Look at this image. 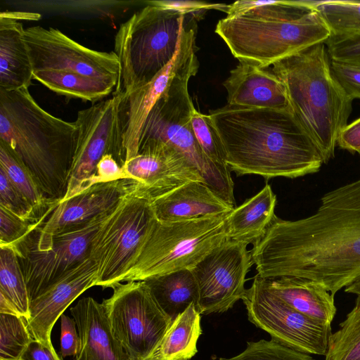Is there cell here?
<instances>
[{"mask_svg":"<svg viewBox=\"0 0 360 360\" xmlns=\"http://www.w3.org/2000/svg\"><path fill=\"white\" fill-rule=\"evenodd\" d=\"M345 291L360 295V279L346 287Z\"/></svg>","mask_w":360,"mask_h":360,"instance_id":"obj_48","label":"cell"},{"mask_svg":"<svg viewBox=\"0 0 360 360\" xmlns=\"http://www.w3.org/2000/svg\"><path fill=\"white\" fill-rule=\"evenodd\" d=\"M229 213L175 221L155 219L123 281H144L153 276L192 269L229 239Z\"/></svg>","mask_w":360,"mask_h":360,"instance_id":"obj_7","label":"cell"},{"mask_svg":"<svg viewBox=\"0 0 360 360\" xmlns=\"http://www.w3.org/2000/svg\"><path fill=\"white\" fill-rule=\"evenodd\" d=\"M143 281L159 306L172 321L191 304H195L198 309V289L191 269L153 276Z\"/></svg>","mask_w":360,"mask_h":360,"instance_id":"obj_26","label":"cell"},{"mask_svg":"<svg viewBox=\"0 0 360 360\" xmlns=\"http://www.w3.org/2000/svg\"><path fill=\"white\" fill-rule=\"evenodd\" d=\"M330 69L336 82L352 99H360V59L330 60Z\"/></svg>","mask_w":360,"mask_h":360,"instance_id":"obj_38","label":"cell"},{"mask_svg":"<svg viewBox=\"0 0 360 360\" xmlns=\"http://www.w3.org/2000/svg\"><path fill=\"white\" fill-rule=\"evenodd\" d=\"M276 204V195L266 184L259 193L229 213L228 238L248 245L256 243L264 236L273 221Z\"/></svg>","mask_w":360,"mask_h":360,"instance_id":"obj_25","label":"cell"},{"mask_svg":"<svg viewBox=\"0 0 360 360\" xmlns=\"http://www.w3.org/2000/svg\"><path fill=\"white\" fill-rule=\"evenodd\" d=\"M200 14L147 4L121 24L114 41L120 72L112 94L127 96L155 78L197 28Z\"/></svg>","mask_w":360,"mask_h":360,"instance_id":"obj_6","label":"cell"},{"mask_svg":"<svg viewBox=\"0 0 360 360\" xmlns=\"http://www.w3.org/2000/svg\"><path fill=\"white\" fill-rule=\"evenodd\" d=\"M150 202L130 193L101 225L91 246L98 265L96 285L112 288L124 281L155 221Z\"/></svg>","mask_w":360,"mask_h":360,"instance_id":"obj_9","label":"cell"},{"mask_svg":"<svg viewBox=\"0 0 360 360\" xmlns=\"http://www.w3.org/2000/svg\"><path fill=\"white\" fill-rule=\"evenodd\" d=\"M248 244L227 239L191 269L198 289L200 314L221 313L243 300L253 264Z\"/></svg>","mask_w":360,"mask_h":360,"instance_id":"obj_15","label":"cell"},{"mask_svg":"<svg viewBox=\"0 0 360 360\" xmlns=\"http://www.w3.org/2000/svg\"><path fill=\"white\" fill-rule=\"evenodd\" d=\"M22 24L0 16V89L13 91L28 88L33 69L24 40Z\"/></svg>","mask_w":360,"mask_h":360,"instance_id":"obj_24","label":"cell"},{"mask_svg":"<svg viewBox=\"0 0 360 360\" xmlns=\"http://www.w3.org/2000/svg\"><path fill=\"white\" fill-rule=\"evenodd\" d=\"M131 184V179L95 184L58 202L27 239L37 249H47L53 236L83 226L112 211L130 193Z\"/></svg>","mask_w":360,"mask_h":360,"instance_id":"obj_18","label":"cell"},{"mask_svg":"<svg viewBox=\"0 0 360 360\" xmlns=\"http://www.w3.org/2000/svg\"><path fill=\"white\" fill-rule=\"evenodd\" d=\"M251 256L257 275L306 278L332 295L360 279V179L324 194L312 215H275Z\"/></svg>","mask_w":360,"mask_h":360,"instance_id":"obj_1","label":"cell"},{"mask_svg":"<svg viewBox=\"0 0 360 360\" xmlns=\"http://www.w3.org/2000/svg\"><path fill=\"white\" fill-rule=\"evenodd\" d=\"M0 293L27 320L30 314V297L22 270L11 247H0Z\"/></svg>","mask_w":360,"mask_h":360,"instance_id":"obj_29","label":"cell"},{"mask_svg":"<svg viewBox=\"0 0 360 360\" xmlns=\"http://www.w3.org/2000/svg\"><path fill=\"white\" fill-rule=\"evenodd\" d=\"M125 95L112 94L88 108L77 112L73 155L66 193L60 201L70 199L94 185L96 167L105 155H111L122 167Z\"/></svg>","mask_w":360,"mask_h":360,"instance_id":"obj_10","label":"cell"},{"mask_svg":"<svg viewBox=\"0 0 360 360\" xmlns=\"http://www.w3.org/2000/svg\"><path fill=\"white\" fill-rule=\"evenodd\" d=\"M24 40L33 72L56 70L74 72L115 83L120 63L115 52L87 48L58 29L37 25L25 28Z\"/></svg>","mask_w":360,"mask_h":360,"instance_id":"obj_14","label":"cell"},{"mask_svg":"<svg viewBox=\"0 0 360 360\" xmlns=\"http://www.w3.org/2000/svg\"><path fill=\"white\" fill-rule=\"evenodd\" d=\"M0 206L27 220L36 221L42 217L37 214L32 205L12 184L1 169H0Z\"/></svg>","mask_w":360,"mask_h":360,"instance_id":"obj_37","label":"cell"},{"mask_svg":"<svg viewBox=\"0 0 360 360\" xmlns=\"http://www.w3.org/2000/svg\"><path fill=\"white\" fill-rule=\"evenodd\" d=\"M60 354L62 357L75 356L79 346V338L75 320L62 314L60 316Z\"/></svg>","mask_w":360,"mask_h":360,"instance_id":"obj_41","label":"cell"},{"mask_svg":"<svg viewBox=\"0 0 360 360\" xmlns=\"http://www.w3.org/2000/svg\"><path fill=\"white\" fill-rule=\"evenodd\" d=\"M129 179L122 167L111 155H104L96 167L93 184Z\"/></svg>","mask_w":360,"mask_h":360,"instance_id":"obj_42","label":"cell"},{"mask_svg":"<svg viewBox=\"0 0 360 360\" xmlns=\"http://www.w3.org/2000/svg\"><path fill=\"white\" fill-rule=\"evenodd\" d=\"M324 44L330 60L360 59V32L347 36H330Z\"/></svg>","mask_w":360,"mask_h":360,"instance_id":"obj_39","label":"cell"},{"mask_svg":"<svg viewBox=\"0 0 360 360\" xmlns=\"http://www.w3.org/2000/svg\"><path fill=\"white\" fill-rule=\"evenodd\" d=\"M195 36L196 29L185 39L172 61L155 78L125 96L123 106L125 162L138 155L146 122L157 101L182 76L198 71Z\"/></svg>","mask_w":360,"mask_h":360,"instance_id":"obj_17","label":"cell"},{"mask_svg":"<svg viewBox=\"0 0 360 360\" xmlns=\"http://www.w3.org/2000/svg\"><path fill=\"white\" fill-rule=\"evenodd\" d=\"M147 4L158 7L174 9L186 14L204 13L207 10L215 9L226 13L229 6L225 4H213L200 1L156 0L146 1Z\"/></svg>","mask_w":360,"mask_h":360,"instance_id":"obj_40","label":"cell"},{"mask_svg":"<svg viewBox=\"0 0 360 360\" xmlns=\"http://www.w3.org/2000/svg\"><path fill=\"white\" fill-rule=\"evenodd\" d=\"M33 79L68 98H79L93 104L113 93L117 85L77 73L56 70L34 71Z\"/></svg>","mask_w":360,"mask_h":360,"instance_id":"obj_28","label":"cell"},{"mask_svg":"<svg viewBox=\"0 0 360 360\" xmlns=\"http://www.w3.org/2000/svg\"><path fill=\"white\" fill-rule=\"evenodd\" d=\"M155 219L175 221L226 214L235 207L218 196L205 183L189 181L150 202Z\"/></svg>","mask_w":360,"mask_h":360,"instance_id":"obj_22","label":"cell"},{"mask_svg":"<svg viewBox=\"0 0 360 360\" xmlns=\"http://www.w3.org/2000/svg\"><path fill=\"white\" fill-rule=\"evenodd\" d=\"M20 360H62L55 349H51L41 342L32 339L23 352Z\"/></svg>","mask_w":360,"mask_h":360,"instance_id":"obj_44","label":"cell"},{"mask_svg":"<svg viewBox=\"0 0 360 360\" xmlns=\"http://www.w3.org/2000/svg\"><path fill=\"white\" fill-rule=\"evenodd\" d=\"M356 153H358L360 156V149Z\"/></svg>","mask_w":360,"mask_h":360,"instance_id":"obj_49","label":"cell"},{"mask_svg":"<svg viewBox=\"0 0 360 360\" xmlns=\"http://www.w3.org/2000/svg\"><path fill=\"white\" fill-rule=\"evenodd\" d=\"M108 213L53 236L49 248L37 249L27 237L13 248L32 301L66 272L90 256L92 240Z\"/></svg>","mask_w":360,"mask_h":360,"instance_id":"obj_13","label":"cell"},{"mask_svg":"<svg viewBox=\"0 0 360 360\" xmlns=\"http://www.w3.org/2000/svg\"><path fill=\"white\" fill-rule=\"evenodd\" d=\"M226 163L237 176L297 178L324 163L314 141L290 109L226 105L210 111Z\"/></svg>","mask_w":360,"mask_h":360,"instance_id":"obj_2","label":"cell"},{"mask_svg":"<svg viewBox=\"0 0 360 360\" xmlns=\"http://www.w3.org/2000/svg\"><path fill=\"white\" fill-rule=\"evenodd\" d=\"M219 360H314L307 354L283 345L271 339L248 342L246 349L232 358Z\"/></svg>","mask_w":360,"mask_h":360,"instance_id":"obj_35","label":"cell"},{"mask_svg":"<svg viewBox=\"0 0 360 360\" xmlns=\"http://www.w3.org/2000/svg\"><path fill=\"white\" fill-rule=\"evenodd\" d=\"M70 311L79 338L72 360H132L114 338L103 303L84 297Z\"/></svg>","mask_w":360,"mask_h":360,"instance_id":"obj_21","label":"cell"},{"mask_svg":"<svg viewBox=\"0 0 360 360\" xmlns=\"http://www.w3.org/2000/svg\"><path fill=\"white\" fill-rule=\"evenodd\" d=\"M291 111L327 163L348 124L352 101L335 79L326 44L319 43L273 64Z\"/></svg>","mask_w":360,"mask_h":360,"instance_id":"obj_5","label":"cell"},{"mask_svg":"<svg viewBox=\"0 0 360 360\" xmlns=\"http://www.w3.org/2000/svg\"><path fill=\"white\" fill-rule=\"evenodd\" d=\"M0 314H8L20 316L13 304L0 293Z\"/></svg>","mask_w":360,"mask_h":360,"instance_id":"obj_47","label":"cell"},{"mask_svg":"<svg viewBox=\"0 0 360 360\" xmlns=\"http://www.w3.org/2000/svg\"><path fill=\"white\" fill-rule=\"evenodd\" d=\"M32 339L23 317L0 314V360H20Z\"/></svg>","mask_w":360,"mask_h":360,"instance_id":"obj_33","label":"cell"},{"mask_svg":"<svg viewBox=\"0 0 360 360\" xmlns=\"http://www.w3.org/2000/svg\"><path fill=\"white\" fill-rule=\"evenodd\" d=\"M0 16L13 19L15 20H38L40 18V15L32 13H22V12H1Z\"/></svg>","mask_w":360,"mask_h":360,"instance_id":"obj_46","label":"cell"},{"mask_svg":"<svg viewBox=\"0 0 360 360\" xmlns=\"http://www.w3.org/2000/svg\"><path fill=\"white\" fill-rule=\"evenodd\" d=\"M337 145L351 153L360 149V117L345 127L339 135Z\"/></svg>","mask_w":360,"mask_h":360,"instance_id":"obj_43","label":"cell"},{"mask_svg":"<svg viewBox=\"0 0 360 360\" xmlns=\"http://www.w3.org/2000/svg\"><path fill=\"white\" fill-rule=\"evenodd\" d=\"M103 301L111 332L132 360H150L171 326L143 281L112 288Z\"/></svg>","mask_w":360,"mask_h":360,"instance_id":"obj_11","label":"cell"},{"mask_svg":"<svg viewBox=\"0 0 360 360\" xmlns=\"http://www.w3.org/2000/svg\"><path fill=\"white\" fill-rule=\"evenodd\" d=\"M97 281L98 265L89 256L31 301L26 323L32 337L54 349L51 334L56 321L82 292L96 285Z\"/></svg>","mask_w":360,"mask_h":360,"instance_id":"obj_19","label":"cell"},{"mask_svg":"<svg viewBox=\"0 0 360 360\" xmlns=\"http://www.w3.org/2000/svg\"><path fill=\"white\" fill-rule=\"evenodd\" d=\"M122 168L131 191L150 202L192 181L205 183L200 172L179 152L160 141L140 143L139 153Z\"/></svg>","mask_w":360,"mask_h":360,"instance_id":"obj_16","label":"cell"},{"mask_svg":"<svg viewBox=\"0 0 360 360\" xmlns=\"http://www.w3.org/2000/svg\"><path fill=\"white\" fill-rule=\"evenodd\" d=\"M197 72L182 76L157 101L148 117L140 143L154 139L174 148L200 172L205 184L218 196L236 207L231 170L219 167L207 158L192 127L191 117L194 105L188 84Z\"/></svg>","mask_w":360,"mask_h":360,"instance_id":"obj_8","label":"cell"},{"mask_svg":"<svg viewBox=\"0 0 360 360\" xmlns=\"http://www.w3.org/2000/svg\"><path fill=\"white\" fill-rule=\"evenodd\" d=\"M77 128L44 110L28 88L0 89V139L32 174L45 198L60 202L68 187Z\"/></svg>","mask_w":360,"mask_h":360,"instance_id":"obj_3","label":"cell"},{"mask_svg":"<svg viewBox=\"0 0 360 360\" xmlns=\"http://www.w3.org/2000/svg\"><path fill=\"white\" fill-rule=\"evenodd\" d=\"M249 321L273 340L305 354L325 356L330 325L295 310L274 294L257 274L243 298Z\"/></svg>","mask_w":360,"mask_h":360,"instance_id":"obj_12","label":"cell"},{"mask_svg":"<svg viewBox=\"0 0 360 360\" xmlns=\"http://www.w3.org/2000/svg\"><path fill=\"white\" fill-rule=\"evenodd\" d=\"M228 104L252 108L290 109L286 89L271 71L245 62L223 82ZM291 110V109H290Z\"/></svg>","mask_w":360,"mask_h":360,"instance_id":"obj_20","label":"cell"},{"mask_svg":"<svg viewBox=\"0 0 360 360\" xmlns=\"http://www.w3.org/2000/svg\"><path fill=\"white\" fill-rule=\"evenodd\" d=\"M191 121L196 139L207 158L219 167L229 169L222 142L210 115L202 114L194 108Z\"/></svg>","mask_w":360,"mask_h":360,"instance_id":"obj_34","label":"cell"},{"mask_svg":"<svg viewBox=\"0 0 360 360\" xmlns=\"http://www.w3.org/2000/svg\"><path fill=\"white\" fill-rule=\"evenodd\" d=\"M340 326L330 335L325 360H360V295Z\"/></svg>","mask_w":360,"mask_h":360,"instance_id":"obj_32","label":"cell"},{"mask_svg":"<svg viewBox=\"0 0 360 360\" xmlns=\"http://www.w3.org/2000/svg\"><path fill=\"white\" fill-rule=\"evenodd\" d=\"M215 32L240 62L262 68L331 36L307 1H271L220 20Z\"/></svg>","mask_w":360,"mask_h":360,"instance_id":"obj_4","label":"cell"},{"mask_svg":"<svg viewBox=\"0 0 360 360\" xmlns=\"http://www.w3.org/2000/svg\"><path fill=\"white\" fill-rule=\"evenodd\" d=\"M329 29L331 36L360 32V1H307Z\"/></svg>","mask_w":360,"mask_h":360,"instance_id":"obj_31","label":"cell"},{"mask_svg":"<svg viewBox=\"0 0 360 360\" xmlns=\"http://www.w3.org/2000/svg\"><path fill=\"white\" fill-rule=\"evenodd\" d=\"M271 1L263 0H240L229 4L226 11L227 18L233 17L242 13H244L250 10L257 8L259 6L268 4Z\"/></svg>","mask_w":360,"mask_h":360,"instance_id":"obj_45","label":"cell"},{"mask_svg":"<svg viewBox=\"0 0 360 360\" xmlns=\"http://www.w3.org/2000/svg\"><path fill=\"white\" fill-rule=\"evenodd\" d=\"M50 212L49 210L39 220L32 221L0 206V247L14 248L37 228Z\"/></svg>","mask_w":360,"mask_h":360,"instance_id":"obj_36","label":"cell"},{"mask_svg":"<svg viewBox=\"0 0 360 360\" xmlns=\"http://www.w3.org/2000/svg\"><path fill=\"white\" fill-rule=\"evenodd\" d=\"M0 169L12 184L25 195L41 217L55 203L48 201L28 169L9 146L0 139Z\"/></svg>","mask_w":360,"mask_h":360,"instance_id":"obj_30","label":"cell"},{"mask_svg":"<svg viewBox=\"0 0 360 360\" xmlns=\"http://www.w3.org/2000/svg\"><path fill=\"white\" fill-rule=\"evenodd\" d=\"M264 279L269 290L290 307L309 318L331 325L336 313L334 295L323 286L297 277Z\"/></svg>","mask_w":360,"mask_h":360,"instance_id":"obj_23","label":"cell"},{"mask_svg":"<svg viewBox=\"0 0 360 360\" xmlns=\"http://www.w3.org/2000/svg\"><path fill=\"white\" fill-rule=\"evenodd\" d=\"M201 314L191 304L172 323L150 360H188L197 353Z\"/></svg>","mask_w":360,"mask_h":360,"instance_id":"obj_27","label":"cell"}]
</instances>
